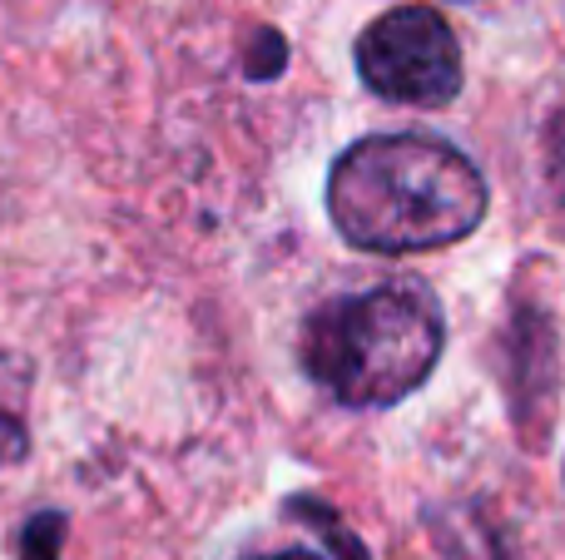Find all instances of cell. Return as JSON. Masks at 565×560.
Instances as JSON below:
<instances>
[{"mask_svg": "<svg viewBox=\"0 0 565 560\" xmlns=\"http://www.w3.org/2000/svg\"><path fill=\"white\" fill-rule=\"evenodd\" d=\"M328 218L367 254H431L487 218V179L447 139L372 134L332 164Z\"/></svg>", "mask_w": 565, "mask_h": 560, "instance_id": "1", "label": "cell"}, {"mask_svg": "<svg viewBox=\"0 0 565 560\" xmlns=\"http://www.w3.org/2000/svg\"><path fill=\"white\" fill-rule=\"evenodd\" d=\"M447 343L437 298L422 283H382L312 308L302 367L342 407H397L431 377Z\"/></svg>", "mask_w": 565, "mask_h": 560, "instance_id": "2", "label": "cell"}, {"mask_svg": "<svg viewBox=\"0 0 565 560\" xmlns=\"http://www.w3.org/2000/svg\"><path fill=\"white\" fill-rule=\"evenodd\" d=\"M358 75L392 105L441 109L461 95V45L441 10L397 6L358 35Z\"/></svg>", "mask_w": 565, "mask_h": 560, "instance_id": "3", "label": "cell"}, {"mask_svg": "<svg viewBox=\"0 0 565 560\" xmlns=\"http://www.w3.org/2000/svg\"><path fill=\"white\" fill-rule=\"evenodd\" d=\"M507 392H511L516 432L526 437L531 446H541L551 432V417H556L561 347H556L551 317L531 303H521L507 323Z\"/></svg>", "mask_w": 565, "mask_h": 560, "instance_id": "4", "label": "cell"}, {"mask_svg": "<svg viewBox=\"0 0 565 560\" xmlns=\"http://www.w3.org/2000/svg\"><path fill=\"white\" fill-rule=\"evenodd\" d=\"M25 392H30V367L20 357L0 353V466H15L30 456Z\"/></svg>", "mask_w": 565, "mask_h": 560, "instance_id": "5", "label": "cell"}, {"mask_svg": "<svg viewBox=\"0 0 565 560\" xmlns=\"http://www.w3.org/2000/svg\"><path fill=\"white\" fill-rule=\"evenodd\" d=\"M431 536L447 551V560H511L507 541L497 536V526L477 511H447L431 516Z\"/></svg>", "mask_w": 565, "mask_h": 560, "instance_id": "6", "label": "cell"}, {"mask_svg": "<svg viewBox=\"0 0 565 560\" xmlns=\"http://www.w3.org/2000/svg\"><path fill=\"white\" fill-rule=\"evenodd\" d=\"M282 511L292 516V521H302V526H312V531L322 536V541H328V551L338 556V560H372L367 556V546L358 541V536L348 531V526H342V516L332 511V506H322V502H312V496H292L288 506H282Z\"/></svg>", "mask_w": 565, "mask_h": 560, "instance_id": "7", "label": "cell"}, {"mask_svg": "<svg viewBox=\"0 0 565 560\" xmlns=\"http://www.w3.org/2000/svg\"><path fill=\"white\" fill-rule=\"evenodd\" d=\"M282 65H288V40L278 35V30H254V40H248V50H244V75L248 79H278L282 75Z\"/></svg>", "mask_w": 565, "mask_h": 560, "instance_id": "8", "label": "cell"}, {"mask_svg": "<svg viewBox=\"0 0 565 560\" xmlns=\"http://www.w3.org/2000/svg\"><path fill=\"white\" fill-rule=\"evenodd\" d=\"M60 541H65V516L60 511H35L20 531L25 560H60Z\"/></svg>", "mask_w": 565, "mask_h": 560, "instance_id": "9", "label": "cell"}, {"mask_svg": "<svg viewBox=\"0 0 565 560\" xmlns=\"http://www.w3.org/2000/svg\"><path fill=\"white\" fill-rule=\"evenodd\" d=\"M546 184L565 204V105L546 119Z\"/></svg>", "mask_w": 565, "mask_h": 560, "instance_id": "10", "label": "cell"}, {"mask_svg": "<svg viewBox=\"0 0 565 560\" xmlns=\"http://www.w3.org/2000/svg\"><path fill=\"white\" fill-rule=\"evenodd\" d=\"M248 560H322L318 551H258V556H248Z\"/></svg>", "mask_w": 565, "mask_h": 560, "instance_id": "11", "label": "cell"}]
</instances>
